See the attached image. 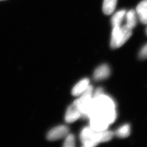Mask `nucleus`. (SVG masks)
Listing matches in <instances>:
<instances>
[{
  "mask_svg": "<svg viewBox=\"0 0 147 147\" xmlns=\"http://www.w3.org/2000/svg\"><path fill=\"white\" fill-rule=\"evenodd\" d=\"M110 74L111 71L110 67L107 64H102L98 67L95 71L93 77L96 81H103L108 79L110 75Z\"/></svg>",
  "mask_w": 147,
  "mask_h": 147,
  "instance_id": "423d86ee",
  "label": "nucleus"
},
{
  "mask_svg": "<svg viewBox=\"0 0 147 147\" xmlns=\"http://www.w3.org/2000/svg\"><path fill=\"white\" fill-rule=\"evenodd\" d=\"M132 34V29L128 25L114 27L111 34V47L112 49L120 47L131 38Z\"/></svg>",
  "mask_w": 147,
  "mask_h": 147,
  "instance_id": "7ed1b4c3",
  "label": "nucleus"
},
{
  "mask_svg": "<svg viewBox=\"0 0 147 147\" xmlns=\"http://www.w3.org/2000/svg\"><path fill=\"white\" fill-rule=\"evenodd\" d=\"M92 106L89 118L90 127L96 131L108 129L117 116L116 105L114 100L104 93L92 97Z\"/></svg>",
  "mask_w": 147,
  "mask_h": 147,
  "instance_id": "f257e3e1",
  "label": "nucleus"
},
{
  "mask_svg": "<svg viewBox=\"0 0 147 147\" xmlns=\"http://www.w3.org/2000/svg\"><path fill=\"white\" fill-rule=\"evenodd\" d=\"M69 134V129L65 125H60L50 130L47 135L49 140H59L65 138Z\"/></svg>",
  "mask_w": 147,
  "mask_h": 147,
  "instance_id": "20e7f679",
  "label": "nucleus"
},
{
  "mask_svg": "<svg viewBox=\"0 0 147 147\" xmlns=\"http://www.w3.org/2000/svg\"><path fill=\"white\" fill-rule=\"evenodd\" d=\"M136 11L140 22L147 24V0L142 1L137 5Z\"/></svg>",
  "mask_w": 147,
  "mask_h": 147,
  "instance_id": "0eeeda50",
  "label": "nucleus"
},
{
  "mask_svg": "<svg viewBox=\"0 0 147 147\" xmlns=\"http://www.w3.org/2000/svg\"><path fill=\"white\" fill-rule=\"evenodd\" d=\"M139 58L144 60L147 59V44L143 46L139 54Z\"/></svg>",
  "mask_w": 147,
  "mask_h": 147,
  "instance_id": "4468645a",
  "label": "nucleus"
},
{
  "mask_svg": "<svg viewBox=\"0 0 147 147\" xmlns=\"http://www.w3.org/2000/svg\"><path fill=\"white\" fill-rule=\"evenodd\" d=\"M65 138L64 143V146L65 147H73L75 146V138L73 135L68 134Z\"/></svg>",
  "mask_w": 147,
  "mask_h": 147,
  "instance_id": "ddd939ff",
  "label": "nucleus"
},
{
  "mask_svg": "<svg viewBox=\"0 0 147 147\" xmlns=\"http://www.w3.org/2000/svg\"><path fill=\"white\" fill-rule=\"evenodd\" d=\"M131 126L129 124H125L119 127L116 131L114 134L121 138H125L129 136L131 134Z\"/></svg>",
  "mask_w": 147,
  "mask_h": 147,
  "instance_id": "f8f14e48",
  "label": "nucleus"
},
{
  "mask_svg": "<svg viewBox=\"0 0 147 147\" xmlns=\"http://www.w3.org/2000/svg\"><path fill=\"white\" fill-rule=\"evenodd\" d=\"M146 33H147V29H146Z\"/></svg>",
  "mask_w": 147,
  "mask_h": 147,
  "instance_id": "2eb2a0df",
  "label": "nucleus"
},
{
  "mask_svg": "<svg viewBox=\"0 0 147 147\" xmlns=\"http://www.w3.org/2000/svg\"><path fill=\"white\" fill-rule=\"evenodd\" d=\"M126 11L125 10H122L117 11L113 16L111 18V24L113 27L120 26L125 16Z\"/></svg>",
  "mask_w": 147,
  "mask_h": 147,
  "instance_id": "9b49d317",
  "label": "nucleus"
},
{
  "mask_svg": "<svg viewBox=\"0 0 147 147\" xmlns=\"http://www.w3.org/2000/svg\"><path fill=\"white\" fill-rule=\"evenodd\" d=\"M118 0H104L103 1V13L105 15H110L114 12L117 5Z\"/></svg>",
  "mask_w": 147,
  "mask_h": 147,
  "instance_id": "1a4fd4ad",
  "label": "nucleus"
},
{
  "mask_svg": "<svg viewBox=\"0 0 147 147\" xmlns=\"http://www.w3.org/2000/svg\"><path fill=\"white\" fill-rule=\"evenodd\" d=\"M81 116V113L75 100L67 110L65 113V121L68 123H72L76 121Z\"/></svg>",
  "mask_w": 147,
  "mask_h": 147,
  "instance_id": "39448f33",
  "label": "nucleus"
},
{
  "mask_svg": "<svg viewBox=\"0 0 147 147\" xmlns=\"http://www.w3.org/2000/svg\"><path fill=\"white\" fill-rule=\"evenodd\" d=\"M0 1H1V0H0Z\"/></svg>",
  "mask_w": 147,
  "mask_h": 147,
  "instance_id": "dca6fc26",
  "label": "nucleus"
},
{
  "mask_svg": "<svg viewBox=\"0 0 147 147\" xmlns=\"http://www.w3.org/2000/svg\"><path fill=\"white\" fill-rule=\"evenodd\" d=\"M114 133L108 129L96 131L90 126L85 127L80 134V139L84 147H93L100 142H108L114 136Z\"/></svg>",
  "mask_w": 147,
  "mask_h": 147,
  "instance_id": "f03ea898",
  "label": "nucleus"
},
{
  "mask_svg": "<svg viewBox=\"0 0 147 147\" xmlns=\"http://www.w3.org/2000/svg\"><path fill=\"white\" fill-rule=\"evenodd\" d=\"M89 85V81L88 79H84L76 84L72 90L74 96H79L86 90Z\"/></svg>",
  "mask_w": 147,
  "mask_h": 147,
  "instance_id": "6e6552de",
  "label": "nucleus"
},
{
  "mask_svg": "<svg viewBox=\"0 0 147 147\" xmlns=\"http://www.w3.org/2000/svg\"><path fill=\"white\" fill-rule=\"evenodd\" d=\"M125 16L126 18L127 25L131 29L134 28L137 24V13L134 10H131L126 13Z\"/></svg>",
  "mask_w": 147,
  "mask_h": 147,
  "instance_id": "9d476101",
  "label": "nucleus"
}]
</instances>
